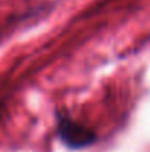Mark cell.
<instances>
[{
    "mask_svg": "<svg viewBox=\"0 0 150 152\" xmlns=\"http://www.w3.org/2000/svg\"><path fill=\"white\" fill-rule=\"evenodd\" d=\"M59 136L71 148H83L96 140V134L68 117H60Z\"/></svg>",
    "mask_w": 150,
    "mask_h": 152,
    "instance_id": "6da1fadb",
    "label": "cell"
}]
</instances>
